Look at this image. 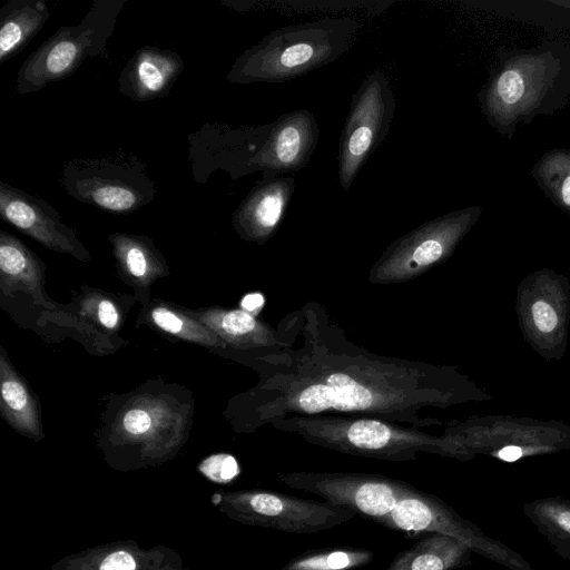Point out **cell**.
<instances>
[{"label": "cell", "mask_w": 570, "mask_h": 570, "mask_svg": "<svg viewBox=\"0 0 570 570\" xmlns=\"http://www.w3.org/2000/svg\"><path fill=\"white\" fill-rule=\"evenodd\" d=\"M277 330L279 346L256 360L263 363L250 396L256 425L332 413L415 429L433 424L425 410L442 403L438 368L356 345L315 303L286 316Z\"/></svg>", "instance_id": "6da1fadb"}, {"label": "cell", "mask_w": 570, "mask_h": 570, "mask_svg": "<svg viewBox=\"0 0 570 570\" xmlns=\"http://www.w3.org/2000/svg\"><path fill=\"white\" fill-rule=\"evenodd\" d=\"M569 101L570 43L563 39H547L528 49H500L498 67L478 94L487 122L505 139Z\"/></svg>", "instance_id": "7a4b0ae2"}, {"label": "cell", "mask_w": 570, "mask_h": 570, "mask_svg": "<svg viewBox=\"0 0 570 570\" xmlns=\"http://www.w3.org/2000/svg\"><path fill=\"white\" fill-rule=\"evenodd\" d=\"M352 17L278 28L240 53L226 80L232 83L284 82L334 62L352 46L358 29Z\"/></svg>", "instance_id": "3957f363"}, {"label": "cell", "mask_w": 570, "mask_h": 570, "mask_svg": "<svg viewBox=\"0 0 570 570\" xmlns=\"http://www.w3.org/2000/svg\"><path fill=\"white\" fill-rule=\"evenodd\" d=\"M281 432L333 451L368 459L405 462L420 453L446 455L454 452L449 440L415 428L371 417L342 415L289 416L271 423Z\"/></svg>", "instance_id": "277c9868"}, {"label": "cell", "mask_w": 570, "mask_h": 570, "mask_svg": "<svg viewBox=\"0 0 570 570\" xmlns=\"http://www.w3.org/2000/svg\"><path fill=\"white\" fill-rule=\"evenodd\" d=\"M126 0H94L76 26H62L18 69L16 91L27 95L73 75L88 58L108 55V41Z\"/></svg>", "instance_id": "5b68a950"}, {"label": "cell", "mask_w": 570, "mask_h": 570, "mask_svg": "<svg viewBox=\"0 0 570 570\" xmlns=\"http://www.w3.org/2000/svg\"><path fill=\"white\" fill-rule=\"evenodd\" d=\"M60 185L73 199L115 214L138 210L157 190L146 164L127 153L72 158L61 171Z\"/></svg>", "instance_id": "8992f818"}, {"label": "cell", "mask_w": 570, "mask_h": 570, "mask_svg": "<svg viewBox=\"0 0 570 570\" xmlns=\"http://www.w3.org/2000/svg\"><path fill=\"white\" fill-rule=\"evenodd\" d=\"M483 208L468 206L431 219L394 240L370 271L368 282L411 281L445 258L456 242L476 223Z\"/></svg>", "instance_id": "52a82bcc"}, {"label": "cell", "mask_w": 570, "mask_h": 570, "mask_svg": "<svg viewBox=\"0 0 570 570\" xmlns=\"http://www.w3.org/2000/svg\"><path fill=\"white\" fill-rule=\"evenodd\" d=\"M390 81L381 70L365 77L352 97L338 144V181L344 191L352 186L372 153L387 136L395 112Z\"/></svg>", "instance_id": "ba28073f"}, {"label": "cell", "mask_w": 570, "mask_h": 570, "mask_svg": "<svg viewBox=\"0 0 570 570\" xmlns=\"http://www.w3.org/2000/svg\"><path fill=\"white\" fill-rule=\"evenodd\" d=\"M382 525L413 535L443 534L511 570H531L518 553L488 538L436 495L417 489L397 502Z\"/></svg>", "instance_id": "9c48e42d"}, {"label": "cell", "mask_w": 570, "mask_h": 570, "mask_svg": "<svg viewBox=\"0 0 570 570\" xmlns=\"http://www.w3.org/2000/svg\"><path fill=\"white\" fill-rule=\"evenodd\" d=\"M278 479L289 488L316 494L380 525L397 502L416 489L401 480L363 472L301 471L278 474Z\"/></svg>", "instance_id": "30bf717a"}, {"label": "cell", "mask_w": 570, "mask_h": 570, "mask_svg": "<svg viewBox=\"0 0 570 570\" xmlns=\"http://www.w3.org/2000/svg\"><path fill=\"white\" fill-rule=\"evenodd\" d=\"M238 510L255 524L295 534H313L342 525L354 512L326 501L255 490L237 497Z\"/></svg>", "instance_id": "8fae6325"}, {"label": "cell", "mask_w": 570, "mask_h": 570, "mask_svg": "<svg viewBox=\"0 0 570 570\" xmlns=\"http://www.w3.org/2000/svg\"><path fill=\"white\" fill-rule=\"evenodd\" d=\"M318 135V125L311 111L298 109L282 115L268 124L247 173L259 170L262 178H269L303 169L317 146Z\"/></svg>", "instance_id": "7c38bea8"}, {"label": "cell", "mask_w": 570, "mask_h": 570, "mask_svg": "<svg viewBox=\"0 0 570 570\" xmlns=\"http://www.w3.org/2000/svg\"><path fill=\"white\" fill-rule=\"evenodd\" d=\"M0 217L48 249L90 259L75 229L62 222L55 207L4 181H0Z\"/></svg>", "instance_id": "4fadbf2b"}, {"label": "cell", "mask_w": 570, "mask_h": 570, "mask_svg": "<svg viewBox=\"0 0 570 570\" xmlns=\"http://www.w3.org/2000/svg\"><path fill=\"white\" fill-rule=\"evenodd\" d=\"M268 125L257 128L226 129L205 124L188 137L194 177L206 183L212 170L222 168L234 179L248 174L249 160L257 153Z\"/></svg>", "instance_id": "5bb4252c"}, {"label": "cell", "mask_w": 570, "mask_h": 570, "mask_svg": "<svg viewBox=\"0 0 570 570\" xmlns=\"http://www.w3.org/2000/svg\"><path fill=\"white\" fill-rule=\"evenodd\" d=\"M295 190L288 175L261 178L235 209L232 223L237 235L264 244L276 233Z\"/></svg>", "instance_id": "9a60e30c"}, {"label": "cell", "mask_w": 570, "mask_h": 570, "mask_svg": "<svg viewBox=\"0 0 570 570\" xmlns=\"http://www.w3.org/2000/svg\"><path fill=\"white\" fill-rule=\"evenodd\" d=\"M185 68L181 56L156 46L136 50L118 77L119 91L134 101H149L169 94Z\"/></svg>", "instance_id": "2e32d148"}, {"label": "cell", "mask_w": 570, "mask_h": 570, "mask_svg": "<svg viewBox=\"0 0 570 570\" xmlns=\"http://www.w3.org/2000/svg\"><path fill=\"white\" fill-rule=\"evenodd\" d=\"M225 344L236 350H274L281 344L278 330L259 322L256 316L239 309L210 307L194 313Z\"/></svg>", "instance_id": "e0dca14e"}, {"label": "cell", "mask_w": 570, "mask_h": 570, "mask_svg": "<svg viewBox=\"0 0 570 570\" xmlns=\"http://www.w3.org/2000/svg\"><path fill=\"white\" fill-rule=\"evenodd\" d=\"M43 264L39 257L16 236L0 232V281L2 293L22 288L45 304L42 294Z\"/></svg>", "instance_id": "ac0fdd59"}, {"label": "cell", "mask_w": 570, "mask_h": 570, "mask_svg": "<svg viewBox=\"0 0 570 570\" xmlns=\"http://www.w3.org/2000/svg\"><path fill=\"white\" fill-rule=\"evenodd\" d=\"M50 18L42 0H8L0 9V62L24 49Z\"/></svg>", "instance_id": "d6986e66"}, {"label": "cell", "mask_w": 570, "mask_h": 570, "mask_svg": "<svg viewBox=\"0 0 570 570\" xmlns=\"http://www.w3.org/2000/svg\"><path fill=\"white\" fill-rule=\"evenodd\" d=\"M114 256L126 279L138 286H149L168 268L153 239L144 235L114 233L108 236Z\"/></svg>", "instance_id": "ffe728a7"}, {"label": "cell", "mask_w": 570, "mask_h": 570, "mask_svg": "<svg viewBox=\"0 0 570 570\" xmlns=\"http://www.w3.org/2000/svg\"><path fill=\"white\" fill-rule=\"evenodd\" d=\"M470 554L455 539L430 533L400 552L386 570H453L470 564Z\"/></svg>", "instance_id": "44dd1931"}, {"label": "cell", "mask_w": 570, "mask_h": 570, "mask_svg": "<svg viewBox=\"0 0 570 570\" xmlns=\"http://www.w3.org/2000/svg\"><path fill=\"white\" fill-rule=\"evenodd\" d=\"M0 410L17 431L35 438L41 433L37 399L8 362L3 350L0 356Z\"/></svg>", "instance_id": "7402d4cb"}, {"label": "cell", "mask_w": 570, "mask_h": 570, "mask_svg": "<svg viewBox=\"0 0 570 570\" xmlns=\"http://www.w3.org/2000/svg\"><path fill=\"white\" fill-rule=\"evenodd\" d=\"M473 4L497 17L570 31V8L557 0H487Z\"/></svg>", "instance_id": "603a6c76"}, {"label": "cell", "mask_w": 570, "mask_h": 570, "mask_svg": "<svg viewBox=\"0 0 570 570\" xmlns=\"http://www.w3.org/2000/svg\"><path fill=\"white\" fill-rule=\"evenodd\" d=\"M530 175L553 205L570 215V149L547 151L534 164Z\"/></svg>", "instance_id": "cb8c5ba5"}, {"label": "cell", "mask_w": 570, "mask_h": 570, "mask_svg": "<svg viewBox=\"0 0 570 570\" xmlns=\"http://www.w3.org/2000/svg\"><path fill=\"white\" fill-rule=\"evenodd\" d=\"M524 512L556 551L570 560V500H538L527 503Z\"/></svg>", "instance_id": "d4e9b609"}, {"label": "cell", "mask_w": 570, "mask_h": 570, "mask_svg": "<svg viewBox=\"0 0 570 570\" xmlns=\"http://www.w3.org/2000/svg\"><path fill=\"white\" fill-rule=\"evenodd\" d=\"M373 551L355 547L313 549L289 559L279 570H353L371 563Z\"/></svg>", "instance_id": "484cf974"}, {"label": "cell", "mask_w": 570, "mask_h": 570, "mask_svg": "<svg viewBox=\"0 0 570 570\" xmlns=\"http://www.w3.org/2000/svg\"><path fill=\"white\" fill-rule=\"evenodd\" d=\"M148 317L160 331L184 341L210 347H226V344L197 317L174 306H155Z\"/></svg>", "instance_id": "4316f807"}, {"label": "cell", "mask_w": 570, "mask_h": 570, "mask_svg": "<svg viewBox=\"0 0 570 570\" xmlns=\"http://www.w3.org/2000/svg\"><path fill=\"white\" fill-rule=\"evenodd\" d=\"M199 470L215 482H228L239 472L235 458L225 453L208 456L200 463Z\"/></svg>", "instance_id": "83f0119b"}, {"label": "cell", "mask_w": 570, "mask_h": 570, "mask_svg": "<svg viewBox=\"0 0 570 570\" xmlns=\"http://www.w3.org/2000/svg\"><path fill=\"white\" fill-rule=\"evenodd\" d=\"M156 420L150 412L142 406H135L129 409L121 420L124 430L134 436L146 434L155 426Z\"/></svg>", "instance_id": "f1b7e54d"}, {"label": "cell", "mask_w": 570, "mask_h": 570, "mask_svg": "<svg viewBox=\"0 0 570 570\" xmlns=\"http://www.w3.org/2000/svg\"><path fill=\"white\" fill-rule=\"evenodd\" d=\"M95 315L101 326L114 331L119 326L120 314L116 304L108 299L101 298L96 305Z\"/></svg>", "instance_id": "f546056e"}, {"label": "cell", "mask_w": 570, "mask_h": 570, "mask_svg": "<svg viewBox=\"0 0 570 570\" xmlns=\"http://www.w3.org/2000/svg\"><path fill=\"white\" fill-rule=\"evenodd\" d=\"M532 315L537 327L544 332H551L558 322L554 309L546 302L538 301L532 306Z\"/></svg>", "instance_id": "4dcf8cb0"}, {"label": "cell", "mask_w": 570, "mask_h": 570, "mask_svg": "<svg viewBox=\"0 0 570 570\" xmlns=\"http://www.w3.org/2000/svg\"><path fill=\"white\" fill-rule=\"evenodd\" d=\"M134 557L126 551H116L107 556L100 564L99 570H135Z\"/></svg>", "instance_id": "1f68e13d"}, {"label": "cell", "mask_w": 570, "mask_h": 570, "mask_svg": "<svg viewBox=\"0 0 570 570\" xmlns=\"http://www.w3.org/2000/svg\"><path fill=\"white\" fill-rule=\"evenodd\" d=\"M264 304L265 298L261 293L246 294L239 303L240 308L253 316H256L263 309Z\"/></svg>", "instance_id": "d6a6232c"}, {"label": "cell", "mask_w": 570, "mask_h": 570, "mask_svg": "<svg viewBox=\"0 0 570 570\" xmlns=\"http://www.w3.org/2000/svg\"><path fill=\"white\" fill-rule=\"evenodd\" d=\"M499 458L507 462H514L522 455V450L515 445H508L499 451Z\"/></svg>", "instance_id": "836d02e7"}]
</instances>
